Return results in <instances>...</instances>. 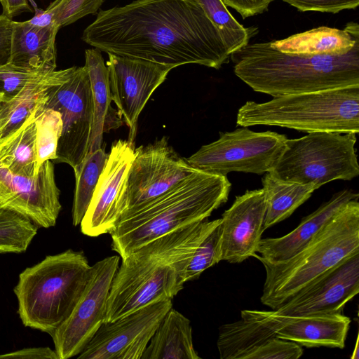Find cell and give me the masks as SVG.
<instances>
[{
  "label": "cell",
  "instance_id": "obj_1",
  "mask_svg": "<svg viewBox=\"0 0 359 359\" xmlns=\"http://www.w3.org/2000/svg\"><path fill=\"white\" fill-rule=\"evenodd\" d=\"M81 39L101 52L175 67L219 69L230 57L197 0H135L100 11Z\"/></svg>",
  "mask_w": 359,
  "mask_h": 359
},
{
  "label": "cell",
  "instance_id": "obj_2",
  "mask_svg": "<svg viewBox=\"0 0 359 359\" xmlns=\"http://www.w3.org/2000/svg\"><path fill=\"white\" fill-rule=\"evenodd\" d=\"M219 219H206L168 233L121 259L103 323L154 302L172 299L184 287L185 271L197 247Z\"/></svg>",
  "mask_w": 359,
  "mask_h": 359
},
{
  "label": "cell",
  "instance_id": "obj_3",
  "mask_svg": "<svg viewBox=\"0 0 359 359\" xmlns=\"http://www.w3.org/2000/svg\"><path fill=\"white\" fill-rule=\"evenodd\" d=\"M230 58L236 76L273 97L359 86V42L340 55L291 54L270 42L248 43Z\"/></svg>",
  "mask_w": 359,
  "mask_h": 359
},
{
  "label": "cell",
  "instance_id": "obj_4",
  "mask_svg": "<svg viewBox=\"0 0 359 359\" xmlns=\"http://www.w3.org/2000/svg\"><path fill=\"white\" fill-rule=\"evenodd\" d=\"M231 187L226 176L197 170L155 200L123 215L110 233L111 250L123 259L156 238L206 219L227 201Z\"/></svg>",
  "mask_w": 359,
  "mask_h": 359
},
{
  "label": "cell",
  "instance_id": "obj_5",
  "mask_svg": "<svg viewBox=\"0 0 359 359\" xmlns=\"http://www.w3.org/2000/svg\"><path fill=\"white\" fill-rule=\"evenodd\" d=\"M359 252L358 198L346 203L301 250L266 271L260 301L276 310L348 257Z\"/></svg>",
  "mask_w": 359,
  "mask_h": 359
},
{
  "label": "cell",
  "instance_id": "obj_6",
  "mask_svg": "<svg viewBox=\"0 0 359 359\" xmlns=\"http://www.w3.org/2000/svg\"><path fill=\"white\" fill-rule=\"evenodd\" d=\"M90 269L83 252L71 249L26 268L14 287L22 324L50 335L79 301Z\"/></svg>",
  "mask_w": 359,
  "mask_h": 359
},
{
  "label": "cell",
  "instance_id": "obj_7",
  "mask_svg": "<svg viewBox=\"0 0 359 359\" xmlns=\"http://www.w3.org/2000/svg\"><path fill=\"white\" fill-rule=\"evenodd\" d=\"M237 126H273L311 132L358 134L359 86L246 102L238 111Z\"/></svg>",
  "mask_w": 359,
  "mask_h": 359
},
{
  "label": "cell",
  "instance_id": "obj_8",
  "mask_svg": "<svg viewBox=\"0 0 359 359\" xmlns=\"http://www.w3.org/2000/svg\"><path fill=\"white\" fill-rule=\"evenodd\" d=\"M355 134L311 132L287 139L273 170L287 182L313 184L319 189L337 180H351L359 175Z\"/></svg>",
  "mask_w": 359,
  "mask_h": 359
},
{
  "label": "cell",
  "instance_id": "obj_9",
  "mask_svg": "<svg viewBox=\"0 0 359 359\" xmlns=\"http://www.w3.org/2000/svg\"><path fill=\"white\" fill-rule=\"evenodd\" d=\"M287 139L276 132H255L243 127L220 133L218 140L202 146L186 160L193 168L215 175H262L273 170Z\"/></svg>",
  "mask_w": 359,
  "mask_h": 359
},
{
  "label": "cell",
  "instance_id": "obj_10",
  "mask_svg": "<svg viewBox=\"0 0 359 359\" xmlns=\"http://www.w3.org/2000/svg\"><path fill=\"white\" fill-rule=\"evenodd\" d=\"M43 107L57 111L62 121L53 162L67 163L76 172L88 152L93 123V98L85 66L67 68L65 76L48 88Z\"/></svg>",
  "mask_w": 359,
  "mask_h": 359
},
{
  "label": "cell",
  "instance_id": "obj_11",
  "mask_svg": "<svg viewBox=\"0 0 359 359\" xmlns=\"http://www.w3.org/2000/svg\"><path fill=\"white\" fill-rule=\"evenodd\" d=\"M196 170L165 136L135 149L121 200V217L155 200Z\"/></svg>",
  "mask_w": 359,
  "mask_h": 359
},
{
  "label": "cell",
  "instance_id": "obj_12",
  "mask_svg": "<svg viewBox=\"0 0 359 359\" xmlns=\"http://www.w3.org/2000/svg\"><path fill=\"white\" fill-rule=\"evenodd\" d=\"M121 257L113 255L90 266L85 288L67 319L50 334L58 359L77 356L104 323L107 300Z\"/></svg>",
  "mask_w": 359,
  "mask_h": 359
},
{
  "label": "cell",
  "instance_id": "obj_13",
  "mask_svg": "<svg viewBox=\"0 0 359 359\" xmlns=\"http://www.w3.org/2000/svg\"><path fill=\"white\" fill-rule=\"evenodd\" d=\"M172 299L160 300L113 322L102 323L79 359H141Z\"/></svg>",
  "mask_w": 359,
  "mask_h": 359
},
{
  "label": "cell",
  "instance_id": "obj_14",
  "mask_svg": "<svg viewBox=\"0 0 359 359\" xmlns=\"http://www.w3.org/2000/svg\"><path fill=\"white\" fill-rule=\"evenodd\" d=\"M60 194L52 161H45L32 177L0 168V208L25 216L39 228L56 224L62 209Z\"/></svg>",
  "mask_w": 359,
  "mask_h": 359
},
{
  "label": "cell",
  "instance_id": "obj_15",
  "mask_svg": "<svg viewBox=\"0 0 359 359\" xmlns=\"http://www.w3.org/2000/svg\"><path fill=\"white\" fill-rule=\"evenodd\" d=\"M112 100L129 128L128 140L135 143L139 116L170 68L151 62L108 54Z\"/></svg>",
  "mask_w": 359,
  "mask_h": 359
},
{
  "label": "cell",
  "instance_id": "obj_16",
  "mask_svg": "<svg viewBox=\"0 0 359 359\" xmlns=\"http://www.w3.org/2000/svg\"><path fill=\"white\" fill-rule=\"evenodd\" d=\"M135 143L118 140L111 144L88 208L80 223L89 237L110 233L122 215L121 200L135 157Z\"/></svg>",
  "mask_w": 359,
  "mask_h": 359
},
{
  "label": "cell",
  "instance_id": "obj_17",
  "mask_svg": "<svg viewBox=\"0 0 359 359\" xmlns=\"http://www.w3.org/2000/svg\"><path fill=\"white\" fill-rule=\"evenodd\" d=\"M359 292V252L301 290L274 313L281 317L341 313Z\"/></svg>",
  "mask_w": 359,
  "mask_h": 359
},
{
  "label": "cell",
  "instance_id": "obj_18",
  "mask_svg": "<svg viewBox=\"0 0 359 359\" xmlns=\"http://www.w3.org/2000/svg\"><path fill=\"white\" fill-rule=\"evenodd\" d=\"M265 212L262 189L236 197L221 217V261L241 263L257 253L264 231Z\"/></svg>",
  "mask_w": 359,
  "mask_h": 359
},
{
  "label": "cell",
  "instance_id": "obj_19",
  "mask_svg": "<svg viewBox=\"0 0 359 359\" xmlns=\"http://www.w3.org/2000/svg\"><path fill=\"white\" fill-rule=\"evenodd\" d=\"M355 198H358V194L352 189H345L335 193L316 210L304 217L299 224L287 234L278 238H262L257 253L252 257L268 263L289 259L309 243L346 203Z\"/></svg>",
  "mask_w": 359,
  "mask_h": 359
},
{
  "label": "cell",
  "instance_id": "obj_20",
  "mask_svg": "<svg viewBox=\"0 0 359 359\" xmlns=\"http://www.w3.org/2000/svg\"><path fill=\"white\" fill-rule=\"evenodd\" d=\"M241 319L222 325L217 346L220 359H245L255 349L277 337L278 319L272 311L243 310Z\"/></svg>",
  "mask_w": 359,
  "mask_h": 359
},
{
  "label": "cell",
  "instance_id": "obj_21",
  "mask_svg": "<svg viewBox=\"0 0 359 359\" xmlns=\"http://www.w3.org/2000/svg\"><path fill=\"white\" fill-rule=\"evenodd\" d=\"M278 319L277 337L307 348L325 346L342 349L351 320L341 313L281 317Z\"/></svg>",
  "mask_w": 359,
  "mask_h": 359
},
{
  "label": "cell",
  "instance_id": "obj_22",
  "mask_svg": "<svg viewBox=\"0 0 359 359\" xmlns=\"http://www.w3.org/2000/svg\"><path fill=\"white\" fill-rule=\"evenodd\" d=\"M57 25L38 27L28 21H12L9 63L36 72H51L56 68Z\"/></svg>",
  "mask_w": 359,
  "mask_h": 359
},
{
  "label": "cell",
  "instance_id": "obj_23",
  "mask_svg": "<svg viewBox=\"0 0 359 359\" xmlns=\"http://www.w3.org/2000/svg\"><path fill=\"white\" fill-rule=\"evenodd\" d=\"M85 67L88 72L93 105V123L88 152L102 147L103 134L123 125L118 111L111 107L109 72L101 51L96 48L85 51Z\"/></svg>",
  "mask_w": 359,
  "mask_h": 359
},
{
  "label": "cell",
  "instance_id": "obj_24",
  "mask_svg": "<svg viewBox=\"0 0 359 359\" xmlns=\"http://www.w3.org/2000/svg\"><path fill=\"white\" fill-rule=\"evenodd\" d=\"M359 42V26L348 23L344 29L319 27L270 41L271 46L286 53L297 55H344Z\"/></svg>",
  "mask_w": 359,
  "mask_h": 359
},
{
  "label": "cell",
  "instance_id": "obj_25",
  "mask_svg": "<svg viewBox=\"0 0 359 359\" xmlns=\"http://www.w3.org/2000/svg\"><path fill=\"white\" fill-rule=\"evenodd\" d=\"M190 320L172 309L167 312L141 359H199Z\"/></svg>",
  "mask_w": 359,
  "mask_h": 359
},
{
  "label": "cell",
  "instance_id": "obj_26",
  "mask_svg": "<svg viewBox=\"0 0 359 359\" xmlns=\"http://www.w3.org/2000/svg\"><path fill=\"white\" fill-rule=\"evenodd\" d=\"M67 69L55 70L45 80L32 84L15 97L0 102V140L8 139L17 131L36 109L46 103L47 91L59 81Z\"/></svg>",
  "mask_w": 359,
  "mask_h": 359
},
{
  "label": "cell",
  "instance_id": "obj_27",
  "mask_svg": "<svg viewBox=\"0 0 359 359\" xmlns=\"http://www.w3.org/2000/svg\"><path fill=\"white\" fill-rule=\"evenodd\" d=\"M266 212L264 230L288 218L316 189L313 184L282 180L270 172L262 178Z\"/></svg>",
  "mask_w": 359,
  "mask_h": 359
},
{
  "label": "cell",
  "instance_id": "obj_28",
  "mask_svg": "<svg viewBox=\"0 0 359 359\" xmlns=\"http://www.w3.org/2000/svg\"><path fill=\"white\" fill-rule=\"evenodd\" d=\"M38 109L17 131L0 144V168L25 176L36 175V116Z\"/></svg>",
  "mask_w": 359,
  "mask_h": 359
},
{
  "label": "cell",
  "instance_id": "obj_29",
  "mask_svg": "<svg viewBox=\"0 0 359 359\" xmlns=\"http://www.w3.org/2000/svg\"><path fill=\"white\" fill-rule=\"evenodd\" d=\"M108 154L102 147L88 153L79 169L74 172L75 189L72 205V224H80L90 203Z\"/></svg>",
  "mask_w": 359,
  "mask_h": 359
},
{
  "label": "cell",
  "instance_id": "obj_30",
  "mask_svg": "<svg viewBox=\"0 0 359 359\" xmlns=\"http://www.w3.org/2000/svg\"><path fill=\"white\" fill-rule=\"evenodd\" d=\"M205 13L219 32L230 54L248 44L255 34L245 28L228 11L222 0H197Z\"/></svg>",
  "mask_w": 359,
  "mask_h": 359
},
{
  "label": "cell",
  "instance_id": "obj_31",
  "mask_svg": "<svg viewBox=\"0 0 359 359\" xmlns=\"http://www.w3.org/2000/svg\"><path fill=\"white\" fill-rule=\"evenodd\" d=\"M38 229L25 216L0 208V254L25 252Z\"/></svg>",
  "mask_w": 359,
  "mask_h": 359
},
{
  "label": "cell",
  "instance_id": "obj_32",
  "mask_svg": "<svg viewBox=\"0 0 359 359\" xmlns=\"http://www.w3.org/2000/svg\"><path fill=\"white\" fill-rule=\"evenodd\" d=\"M44 104L38 109L36 116V174L45 161L53 162L56 159L57 145L62 130L60 114L53 109L44 108Z\"/></svg>",
  "mask_w": 359,
  "mask_h": 359
},
{
  "label": "cell",
  "instance_id": "obj_33",
  "mask_svg": "<svg viewBox=\"0 0 359 359\" xmlns=\"http://www.w3.org/2000/svg\"><path fill=\"white\" fill-rule=\"evenodd\" d=\"M221 218L197 247L185 271L184 282L197 279L208 268L221 261Z\"/></svg>",
  "mask_w": 359,
  "mask_h": 359
},
{
  "label": "cell",
  "instance_id": "obj_34",
  "mask_svg": "<svg viewBox=\"0 0 359 359\" xmlns=\"http://www.w3.org/2000/svg\"><path fill=\"white\" fill-rule=\"evenodd\" d=\"M53 72H36L11 63L0 67V94L3 96L2 100L15 97L27 87L47 79Z\"/></svg>",
  "mask_w": 359,
  "mask_h": 359
},
{
  "label": "cell",
  "instance_id": "obj_35",
  "mask_svg": "<svg viewBox=\"0 0 359 359\" xmlns=\"http://www.w3.org/2000/svg\"><path fill=\"white\" fill-rule=\"evenodd\" d=\"M303 353L298 344L276 337L255 349L245 359H297Z\"/></svg>",
  "mask_w": 359,
  "mask_h": 359
},
{
  "label": "cell",
  "instance_id": "obj_36",
  "mask_svg": "<svg viewBox=\"0 0 359 359\" xmlns=\"http://www.w3.org/2000/svg\"><path fill=\"white\" fill-rule=\"evenodd\" d=\"M104 0H60L55 23L60 28L89 14H95Z\"/></svg>",
  "mask_w": 359,
  "mask_h": 359
},
{
  "label": "cell",
  "instance_id": "obj_37",
  "mask_svg": "<svg viewBox=\"0 0 359 359\" xmlns=\"http://www.w3.org/2000/svg\"><path fill=\"white\" fill-rule=\"evenodd\" d=\"M301 11H319L337 13L346 9H355L359 0H281Z\"/></svg>",
  "mask_w": 359,
  "mask_h": 359
},
{
  "label": "cell",
  "instance_id": "obj_38",
  "mask_svg": "<svg viewBox=\"0 0 359 359\" xmlns=\"http://www.w3.org/2000/svg\"><path fill=\"white\" fill-rule=\"evenodd\" d=\"M226 6L235 9L243 19L262 13L274 0H222Z\"/></svg>",
  "mask_w": 359,
  "mask_h": 359
},
{
  "label": "cell",
  "instance_id": "obj_39",
  "mask_svg": "<svg viewBox=\"0 0 359 359\" xmlns=\"http://www.w3.org/2000/svg\"><path fill=\"white\" fill-rule=\"evenodd\" d=\"M12 21L7 16L0 15V67L10 62Z\"/></svg>",
  "mask_w": 359,
  "mask_h": 359
},
{
  "label": "cell",
  "instance_id": "obj_40",
  "mask_svg": "<svg viewBox=\"0 0 359 359\" xmlns=\"http://www.w3.org/2000/svg\"><path fill=\"white\" fill-rule=\"evenodd\" d=\"M0 358L18 359H58L55 350L49 347L25 348L15 351L0 354Z\"/></svg>",
  "mask_w": 359,
  "mask_h": 359
},
{
  "label": "cell",
  "instance_id": "obj_41",
  "mask_svg": "<svg viewBox=\"0 0 359 359\" xmlns=\"http://www.w3.org/2000/svg\"><path fill=\"white\" fill-rule=\"evenodd\" d=\"M0 2L2 6V14L11 19L24 11L32 12V6H35L32 0H1Z\"/></svg>",
  "mask_w": 359,
  "mask_h": 359
},
{
  "label": "cell",
  "instance_id": "obj_42",
  "mask_svg": "<svg viewBox=\"0 0 359 359\" xmlns=\"http://www.w3.org/2000/svg\"><path fill=\"white\" fill-rule=\"evenodd\" d=\"M358 340H359V335L358 334L357 339L355 341V345L354 347V350L352 353L351 358L352 359H358L359 358V349H358Z\"/></svg>",
  "mask_w": 359,
  "mask_h": 359
},
{
  "label": "cell",
  "instance_id": "obj_43",
  "mask_svg": "<svg viewBox=\"0 0 359 359\" xmlns=\"http://www.w3.org/2000/svg\"><path fill=\"white\" fill-rule=\"evenodd\" d=\"M2 98H3V96H2V95H1V94H0V102H1V100H2ZM1 140H0V144H1Z\"/></svg>",
  "mask_w": 359,
  "mask_h": 359
},
{
  "label": "cell",
  "instance_id": "obj_44",
  "mask_svg": "<svg viewBox=\"0 0 359 359\" xmlns=\"http://www.w3.org/2000/svg\"><path fill=\"white\" fill-rule=\"evenodd\" d=\"M1 1V0H0V1Z\"/></svg>",
  "mask_w": 359,
  "mask_h": 359
}]
</instances>
